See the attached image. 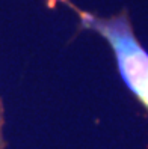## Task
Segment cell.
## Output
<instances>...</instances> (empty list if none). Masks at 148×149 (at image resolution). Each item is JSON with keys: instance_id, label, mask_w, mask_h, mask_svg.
I'll use <instances>...</instances> for the list:
<instances>
[{"instance_id": "6da1fadb", "label": "cell", "mask_w": 148, "mask_h": 149, "mask_svg": "<svg viewBox=\"0 0 148 149\" xmlns=\"http://www.w3.org/2000/svg\"><path fill=\"white\" fill-rule=\"evenodd\" d=\"M80 24L109 42L126 86L148 110V51L135 36L127 12L109 18L80 12Z\"/></svg>"}, {"instance_id": "7a4b0ae2", "label": "cell", "mask_w": 148, "mask_h": 149, "mask_svg": "<svg viewBox=\"0 0 148 149\" xmlns=\"http://www.w3.org/2000/svg\"><path fill=\"white\" fill-rule=\"evenodd\" d=\"M2 125H3V111H2V104H0V148L3 145V140H2Z\"/></svg>"}, {"instance_id": "3957f363", "label": "cell", "mask_w": 148, "mask_h": 149, "mask_svg": "<svg viewBox=\"0 0 148 149\" xmlns=\"http://www.w3.org/2000/svg\"><path fill=\"white\" fill-rule=\"evenodd\" d=\"M47 2H48V6L50 8H53L58 2H67V0H47Z\"/></svg>"}]
</instances>
